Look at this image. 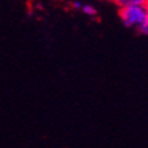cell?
I'll use <instances>...</instances> for the list:
<instances>
[{"mask_svg":"<svg viewBox=\"0 0 148 148\" xmlns=\"http://www.w3.org/2000/svg\"><path fill=\"white\" fill-rule=\"evenodd\" d=\"M120 18L126 27H135L140 34H148L147 5H125L120 7Z\"/></svg>","mask_w":148,"mask_h":148,"instance_id":"6da1fadb","label":"cell"},{"mask_svg":"<svg viewBox=\"0 0 148 148\" xmlns=\"http://www.w3.org/2000/svg\"><path fill=\"white\" fill-rule=\"evenodd\" d=\"M82 11H83V14L88 15V16H95V15H97V10H95L92 5H88V4L83 5V7H82Z\"/></svg>","mask_w":148,"mask_h":148,"instance_id":"7a4b0ae2","label":"cell"},{"mask_svg":"<svg viewBox=\"0 0 148 148\" xmlns=\"http://www.w3.org/2000/svg\"><path fill=\"white\" fill-rule=\"evenodd\" d=\"M109 1H112L114 4H117L118 7H125L128 4V0H109Z\"/></svg>","mask_w":148,"mask_h":148,"instance_id":"3957f363","label":"cell"},{"mask_svg":"<svg viewBox=\"0 0 148 148\" xmlns=\"http://www.w3.org/2000/svg\"><path fill=\"white\" fill-rule=\"evenodd\" d=\"M145 5H147V8H148V0H147V4H145Z\"/></svg>","mask_w":148,"mask_h":148,"instance_id":"277c9868","label":"cell"}]
</instances>
